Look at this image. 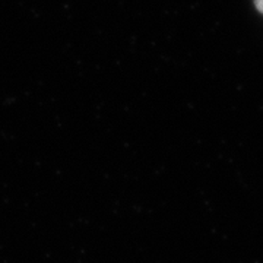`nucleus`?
Wrapping results in <instances>:
<instances>
[{
  "label": "nucleus",
  "instance_id": "obj_1",
  "mask_svg": "<svg viewBox=\"0 0 263 263\" xmlns=\"http://www.w3.org/2000/svg\"><path fill=\"white\" fill-rule=\"evenodd\" d=\"M254 5H256L257 10H259L260 13H263V0H254Z\"/></svg>",
  "mask_w": 263,
  "mask_h": 263
}]
</instances>
